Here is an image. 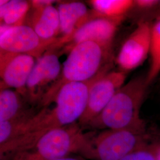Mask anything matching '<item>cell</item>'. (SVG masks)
Returning <instances> with one entry per match:
<instances>
[{"mask_svg": "<svg viewBox=\"0 0 160 160\" xmlns=\"http://www.w3.org/2000/svg\"><path fill=\"white\" fill-rule=\"evenodd\" d=\"M104 74L87 82H70L63 86L55 97L53 108L40 109L20 136L0 145V156L27 148L48 132L78 122L86 110L90 87Z\"/></svg>", "mask_w": 160, "mask_h": 160, "instance_id": "6da1fadb", "label": "cell"}, {"mask_svg": "<svg viewBox=\"0 0 160 160\" xmlns=\"http://www.w3.org/2000/svg\"><path fill=\"white\" fill-rule=\"evenodd\" d=\"M112 48L92 41L80 43L69 52L57 81L44 97L40 108L54 102L61 88L70 82H87L110 71Z\"/></svg>", "mask_w": 160, "mask_h": 160, "instance_id": "7a4b0ae2", "label": "cell"}, {"mask_svg": "<svg viewBox=\"0 0 160 160\" xmlns=\"http://www.w3.org/2000/svg\"><path fill=\"white\" fill-rule=\"evenodd\" d=\"M148 88L146 75L132 78L120 87L87 127L95 129L146 131L140 112Z\"/></svg>", "mask_w": 160, "mask_h": 160, "instance_id": "3957f363", "label": "cell"}, {"mask_svg": "<svg viewBox=\"0 0 160 160\" xmlns=\"http://www.w3.org/2000/svg\"><path fill=\"white\" fill-rule=\"evenodd\" d=\"M93 133H84L78 122L48 132L31 147L1 157V160H55L89 148Z\"/></svg>", "mask_w": 160, "mask_h": 160, "instance_id": "277c9868", "label": "cell"}, {"mask_svg": "<svg viewBox=\"0 0 160 160\" xmlns=\"http://www.w3.org/2000/svg\"><path fill=\"white\" fill-rule=\"evenodd\" d=\"M147 131L107 129L93 134L89 148L82 157L90 160H121L149 143Z\"/></svg>", "mask_w": 160, "mask_h": 160, "instance_id": "5b68a950", "label": "cell"}, {"mask_svg": "<svg viewBox=\"0 0 160 160\" xmlns=\"http://www.w3.org/2000/svg\"><path fill=\"white\" fill-rule=\"evenodd\" d=\"M60 51L49 48L36 59L26 86L27 99L32 106L40 109L44 97L59 79L62 68Z\"/></svg>", "mask_w": 160, "mask_h": 160, "instance_id": "8992f818", "label": "cell"}, {"mask_svg": "<svg viewBox=\"0 0 160 160\" xmlns=\"http://www.w3.org/2000/svg\"><path fill=\"white\" fill-rule=\"evenodd\" d=\"M124 18H108L97 14L69 36L58 38L50 48L68 53L76 45L86 41L95 42L112 48L115 34Z\"/></svg>", "mask_w": 160, "mask_h": 160, "instance_id": "52a82bcc", "label": "cell"}, {"mask_svg": "<svg viewBox=\"0 0 160 160\" xmlns=\"http://www.w3.org/2000/svg\"><path fill=\"white\" fill-rule=\"evenodd\" d=\"M55 42L42 39L27 24L14 27L1 25L0 52L28 54L38 59Z\"/></svg>", "mask_w": 160, "mask_h": 160, "instance_id": "ba28073f", "label": "cell"}, {"mask_svg": "<svg viewBox=\"0 0 160 160\" xmlns=\"http://www.w3.org/2000/svg\"><path fill=\"white\" fill-rule=\"evenodd\" d=\"M126 74L120 70L110 71L96 80L89 91L86 110L78 122L80 126L87 127L103 111L124 84Z\"/></svg>", "mask_w": 160, "mask_h": 160, "instance_id": "9c48e42d", "label": "cell"}, {"mask_svg": "<svg viewBox=\"0 0 160 160\" xmlns=\"http://www.w3.org/2000/svg\"><path fill=\"white\" fill-rule=\"evenodd\" d=\"M152 26L147 21H141L123 43L116 62L121 71L128 72L137 68L150 53Z\"/></svg>", "mask_w": 160, "mask_h": 160, "instance_id": "30bf717a", "label": "cell"}, {"mask_svg": "<svg viewBox=\"0 0 160 160\" xmlns=\"http://www.w3.org/2000/svg\"><path fill=\"white\" fill-rule=\"evenodd\" d=\"M36 61L28 54L0 52L1 88H14L27 98V82Z\"/></svg>", "mask_w": 160, "mask_h": 160, "instance_id": "8fae6325", "label": "cell"}, {"mask_svg": "<svg viewBox=\"0 0 160 160\" xmlns=\"http://www.w3.org/2000/svg\"><path fill=\"white\" fill-rule=\"evenodd\" d=\"M57 8L60 22L59 38L69 36L97 16L92 10H89L86 4L80 1H59Z\"/></svg>", "mask_w": 160, "mask_h": 160, "instance_id": "7c38bea8", "label": "cell"}, {"mask_svg": "<svg viewBox=\"0 0 160 160\" xmlns=\"http://www.w3.org/2000/svg\"><path fill=\"white\" fill-rule=\"evenodd\" d=\"M28 25L40 38L46 41H56L60 34V22L57 8L53 6L32 9Z\"/></svg>", "mask_w": 160, "mask_h": 160, "instance_id": "4fadbf2b", "label": "cell"}, {"mask_svg": "<svg viewBox=\"0 0 160 160\" xmlns=\"http://www.w3.org/2000/svg\"><path fill=\"white\" fill-rule=\"evenodd\" d=\"M32 107L27 98L16 90L1 88L0 122L16 118Z\"/></svg>", "mask_w": 160, "mask_h": 160, "instance_id": "5bb4252c", "label": "cell"}, {"mask_svg": "<svg viewBox=\"0 0 160 160\" xmlns=\"http://www.w3.org/2000/svg\"><path fill=\"white\" fill-rule=\"evenodd\" d=\"M40 109L32 107L24 113L16 118L0 122V145L20 136Z\"/></svg>", "mask_w": 160, "mask_h": 160, "instance_id": "9a60e30c", "label": "cell"}, {"mask_svg": "<svg viewBox=\"0 0 160 160\" xmlns=\"http://www.w3.org/2000/svg\"><path fill=\"white\" fill-rule=\"evenodd\" d=\"M30 8V1L8 0L6 4L0 6L1 25L8 27L23 25Z\"/></svg>", "mask_w": 160, "mask_h": 160, "instance_id": "2e32d148", "label": "cell"}, {"mask_svg": "<svg viewBox=\"0 0 160 160\" xmlns=\"http://www.w3.org/2000/svg\"><path fill=\"white\" fill-rule=\"evenodd\" d=\"M88 2L98 16L108 18L125 17L134 7L132 0H92Z\"/></svg>", "mask_w": 160, "mask_h": 160, "instance_id": "e0dca14e", "label": "cell"}, {"mask_svg": "<svg viewBox=\"0 0 160 160\" xmlns=\"http://www.w3.org/2000/svg\"><path fill=\"white\" fill-rule=\"evenodd\" d=\"M149 55L151 64L146 75L147 84L148 87L160 73V17L152 26Z\"/></svg>", "mask_w": 160, "mask_h": 160, "instance_id": "ac0fdd59", "label": "cell"}, {"mask_svg": "<svg viewBox=\"0 0 160 160\" xmlns=\"http://www.w3.org/2000/svg\"><path fill=\"white\" fill-rule=\"evenodd\" d=\"M159 142L148 143L127 155L121 160H157Z\"/></svg>", "mask_w": 160, "mask_h": 160, "instance_id": "d6986e66", "label": "cell"}, {"mask_svg": "<svg viewBox=\"0 0 160 160\" xmlns=\"http://www.w3.org/2000/svg\"><path fill=\"white\" fill-rule=\"evenodd\" d=\"M160 4L158 0H136L134 1V7L136 6L141 9H150Z\"/></svg>", "mask_w": 160, "mask_h": 160, "instance_id": "ffe728a7", "label": "cell"}, {"mask_svg": "<svg viewBox=\"0 0 160 160\" xmlns=\"http://www.w3.org/2000/svg\"><path fill=\"white\" fill-rule=\"evenodd\" d=\"M30 2L32 9H38L53 6V4L57 1L51 0H32L30 1Z\"/></svg>", "mask_w": 160, "mask_h": 160, "instance_id": "44dd1931", "label": "cell"}, {"mask_svg": "<svg viewBox=\"0 0 160 160\" xmlns=\"http://www.w3.org/2000/svg\"><path fill=\"white\" fill-rule=\"evenodd\" d=\"M86 160L83 159V157H77V156H72L71 155H68L67 157H62L60 158H58L57 160Z\"/></svg>", "mask_w": 160, "mask_h": 160, "instance_id": "7402d4cb", "label": "cell"}, {"mask_svg": "<svg viewBox=\"0 0 160 160\" xmlns=\"http://www.w3.org/2000/svg\"><path fill=\"white\" fill-rule=\"evenodd\" d=\"M157 160H160V142H159L157 150Z\"/></svg>", "mask_w": 160, "mask_h": 160, "instance_id": "603a6c76", "label": "cell"}, {"mask_svg": "<svg viewBox=\"0 0 160 160\" xmlns=\"http://www.w3.org/2000/svg\"><path fill=\"white\" fill-rule=\"evenodd\" d=\"M8 1V0H1L0 1V6H4Z\"/></svg>", "mask_w": 160, "mask_h": 160, "instance_id": "cb8c5ba5", "label": "cell"}]
</instances>
